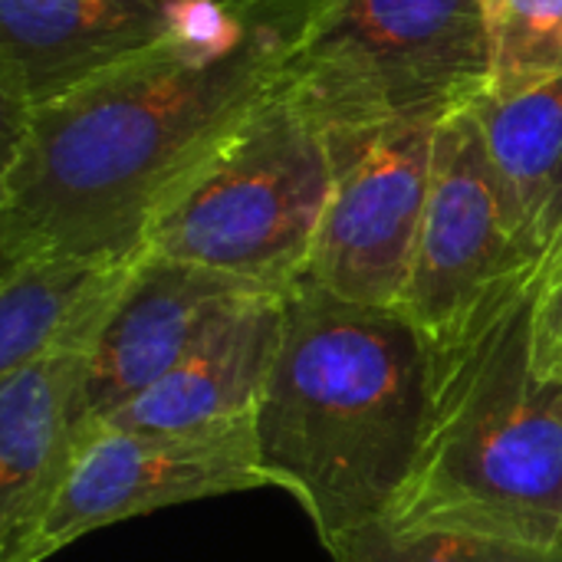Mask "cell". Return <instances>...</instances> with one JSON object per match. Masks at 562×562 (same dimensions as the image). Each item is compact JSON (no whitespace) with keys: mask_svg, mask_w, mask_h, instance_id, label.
I'll list each match as a JSON object with an SVG mask.
<instances>
[{"mask_svg":"<svg viewBox=\"0 0 562 562\" xmlns=\"http://www.w3.org/2000/svg\"><path fill=\"white\" fill-rule=\"evenodd\" d=\"M487 95L507 99L562 79V0H484Z\"/></svg>","mask_w":562,"mask_h":562,"instance_id":"obj_15","label":"cell"},{"mask_svg":"<svg viewBox=\"0 0 562 562\" xmlns=\"http://www.w3.org/2000/svg\"><path fill=\"white\" fill-rule=\"evenodd\" d=\"M135 263L79 257H23L0 263V375L43 359H89Z\"/></svg>","mask_w":562,"mask_h":562,"instance_id":"obj_13","label":"cell"},{"mask_svg":"<svg viewBox=\"0 0 562 562\" xmlns=\"http://www.w3.org/2000/svg\"><path fill=\"white\" fill-rule=\"evenodd\" d=\"M491 86L484 0H323L286 59L283 95L333 171L477 102Z\"/></svg>","mask_w":562,"mask_h":562,"instance_id":"obj_4","label":"cell"},{"mask_svg":"<svg viewBox=\"0 0 562 562\" xmlns=\"http://www.w3.org/2000/svg\"><path fill=\"white\" fill-rule=\"evenodd\" d=\"M217 0H0V135L184 33Z\"/></svg>","mask_w":562,"mask_h":562,"instance_id":"obj_8","label":"cell"},{"mask_svg":"<svg viewBox=\"0 0 562 562\" xmlns=\"http://www.w3.org/2000/svg\"><path fill=\"white\" fill-rule=\"evenodd\" d=\"M333 181L323 135L280 92L168 201L145 254L290 293L306 277Z\"/></svg>","mask_w":562,"mask_h":562,"instance_id":"obj_5","label":"cell"},{"mask_svg":"<svg viewBox=\"0 0 562 562\" xmlns=\"http://www.w3.org/2000/svg\"><path fill=\"white\" fill-rule=\"evenodd\" d=\"M89 359L63 356L0 375V562H33L79 458Z\"/></svg>","mask_w":562,"mask_h":562,"instance_id":"obj_11","label":"cell"},{"mask_svg":"<svg viewBox=\"0 0 562 562\" xmlns=\"http://www.w3.org/2000/svg\"><path fill=\"white\" fill-rule=\"evenodd\" d=\"M540 267L510 231L477 115L471 105L448 115L435 132L428 207L398 303L425 336L431 369L481 326L507 290L537 277Z\"/></svg>","mask_w":562,"mask_h":562,"instance_id":"obj_6","label":"cell"},{"mask_svg":"<svg viewBox=\"0 0 562 562\" xmlns=\"http://www.w3.org/2000/svg\"><path fill=\"white\" fill-rule=\"evenodd\" d=\"M431 395L428 342L398 306L349 303L310 280L283 293L280 352L254 415L257 461L329 553L385 524Z\"/></svg>","mask_w":562,"mask_h":562,"instance_id":"obj_2","label":"cell"},{"mask_svg":"<svg viewBox=\"0 0 562 562\" xmlns=\"http://www.w3.org/2000/svg\"><path fill=\"white\" fill-rule=\"evenodd\" d=\"M435 132L392 135L336 175L303 280L349 303H402L428 207Z\"/></svg>","mask_w":562,"mask_h":562,"instance_id":"obj_9","label":"cell"},{"mask_svg":"<svg viewBox=\"0 0 562 562\" xmlns=\"http://www.w3.org/2000/svg\"><path fill=\"white\" fill-rule=\"evenodd\" d=\"M329 557L336 562H562V543L537 547L477 533H392L385 527H372Z\"/></svg>","mask_w":562,"mask_h":562,"instance_id":"obj_16","label":"cell"},{"mask_svg":"<svg viewBox=\"0 0 562 562\" xmlns=\"http://www.w3.org/2000/svg\"><path fill=\"white\" fill-rule=\"evenodd\" d=\"M283 336V293H254L227 310L194 349L105 428L221 431L254 425ZM102 428V425H99Z\"/></svg>","mask_w":562,"mask_h":562,"instance_id":"obj_12","label":"cell"},{"mask_svg":"<svg viewBox=\"0 0 562 562\" xmlns=\"http://www.w3.org/2000/svg\"><path fill=\"white\" fill-rule=\"evenodd\" d=\"M257 487H270V481L257 461L254 425L221 431H125L102 425L82 438L33 562H46L79 537L119 520Z\"/></svg>","mask_w":562,"mask_h":562,"instance_id":"obj_7","label":"cell"},{"mask_svg":"<svg viewBox=\"0 0 562 562\" xmlns=\"http://www.w3.org/2000/svg\"><path fill=\"white\" fill-rule=\"evenodd\" d=\"M537 290L540 273L507 290L435 366L425 438L385 530L562 543V412L533 372Z\"/></svg>","mask_w":562,"mask_h":562,"instance_id":"obj_3","label":"cell"},{"mask_svg":"<svg viewBox=\"0 0 562 562\" xmlns=\"http://www.w3.org/2000/svg\"><path fill=\"white\" fill-rule=\"evenodd\" d=\"M323 0H217L184 33L30 115L0 161V263H135L168 201L283 92Z\"/></svg>","mask_w":562,"mask_h":562,"instance_id":"obj_1","label":"cell"},{"mask_svg":"<svg viewBox=\"0 0 562 562\" xmlns=\"http://www.w3.org/2000/svg\"><path fill=\"white\" fill-rule=\"evenodd\" d=\"M550 385H553V392H557V405H560V412H562V372L557 375V379H550Z\"/></svg>","mask_w":562,"mask_h":562,"instance_id":"obj_18","label":"cell"},{"mask_svg":"<svg viewBox=\"0 0 562 562\" xmlns=\"http://www.w3.org/2000/svg\"><path fill=\"white\" fill-rule=\"evenodd\" d=\"M254 293L270 290L194 263L142 254L86 366L79 395L82 438L158 385L227 310Z\"/></svg>","mask_w":562,"mask_h":562,"instance_id":"obj_10","label":"cell"},{"mask_svg":"<svg viewBox=\"0 0 562 562\" xmlns=\"http://www.w3.org/2000/svg\"><path fill=\"white\" fill-rule=\"evenodd\" d=\"M487 142L510 231L533 263L562 237V79L471 102Z\"/></svg>","mask_w":562,"mask_h":562,"instance_id":"obj_14","label":"cell"},{"mask_svg":"<svg viewBox=\"0 0 562 562\" xmlns=\"http://www.w3.org/2000/svg\"><path fill=\"white\" fill-rule=\"evenodd\" d=\"M533 372L550 382L562 372V237L540 267L533 300Z\"/></svg>","mask_w":562,"mask_h":562,"instance_id":"obj_17","label":"cell"}]
</instances>
